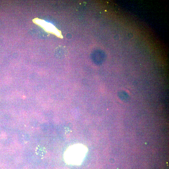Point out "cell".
<instances>
[{"mask_svg": "<svg viewBox=\"0 0 169 169\" xmlns=\"http://www.w3.org/2000/svg\"><path fill=\"white\" fill-rule=\"evenodd\" d=\"M80 145L76 153V145L69 148L66 151L65 160L68 163L79 165L82 161L85 154V149Z\"/></svg>", "mask_w": 169, "mask_h": 169, "instance_id": "6da1fadb", "label": "cell"}, {"mask_svg": "<svg viewBox=\"0 0 169 169\" xmlns=\"http://www.w3.org/2000/svg\"><path fill=\"white\" fill-rule=\"evenodd\" d=\"M34 22L44 28L46 31L53 33L59 36L60 33L58 30L52 24L45 22L43 20L36 19Z\"/></svg>", "mask_w": 169, "mask_h": 169, "instance_id": "7a4b0ae2", "label": "cell"}, {"mask_svg": "<svg viewBox=\"0 0 169 169\" xmlns=\"http://www.w3.org/2000/svg\"><path fill=\"white\" fill-rule=\"evenodd\" d=\"M118 96L119 98L124 101H128L130 100L128 94L124 91H120L118 92Z\"/></svg>", "mask_w": 169, "mask_h": 169, "instance_id": "3957f363", "label": "cell"}]
</instances>
